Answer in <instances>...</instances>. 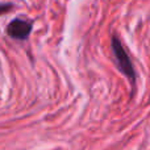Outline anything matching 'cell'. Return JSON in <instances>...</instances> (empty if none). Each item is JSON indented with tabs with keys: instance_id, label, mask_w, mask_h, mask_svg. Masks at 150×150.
<instances>
[{
	"instance_id": "obj_2",
	"label": "cell",
	"mask_w": 150,
	"mask_h": 150,
	"mask_svg": "<svg viewBox=\"0 0 150 150\" xmlns=\"http://www.w3.org/2000/svg\"><path fill=\"white\" fill-rule=\"evenodd\" d=\"M32 29H33L32 21L23 20V18H15V20L11 21L9 25L7 26V33H8V36L12 37V38L24 41V40H26L30 36Z\"/></svg>"
},
{
	"instance_id": "obj_3",
	"label": "cell",
	"mask_w": 150,
	"mask_h": 150,
	"mask_svg": "<svg viewBox=\"0 0 150 150\" xmlns=\"http://www.w3.org/2000/svg\"><path fill=\"white\" fill-rule=\"evenodd\" d=\"M11 8H12V4H0V13L8 12Z\"/></svg>"
},
{
	"instance_id": "obj_1",
	"label": "cell",
	"mask_w": 150,
	"mask_h": 150,
	"mask_svg": "<svg viewBox=\"0 0 150 150\" xmlns=\"http://www.w3.org/2000/svg\"><path fill=\"white\" fill-rule=\"evenodd\" d=\"M111 47H112V53H113L115 57V63H116L119 71L124 76L128 78V80L130 82L132 87H136V79H137V75H136V70L133 62L130 59L129 54H128L127 49L124 47V45L121 44L120 38L117 36H112L111 38Z\"/></svg>"
}]
</instances>
